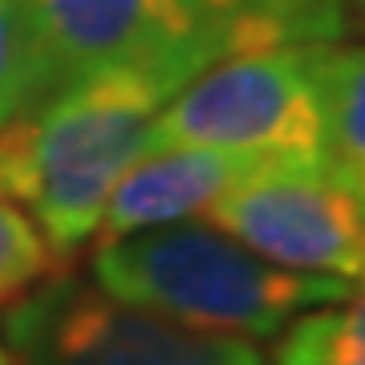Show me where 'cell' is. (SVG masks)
Returning <instances> with one entry per match:
<instances>
[{"label":"cell","mask_w":365,"mask_h":365,"mask_svg":"<svg viewBox=\"0 0 365 365\" xmlns=\"http://www.w3.org/2000/svg\"><path fill=\"white\" fill-rule=\"evenodd\" d=\"M195 78L182 61L98 69L0 130V195L37 223L57 264L98 235L106 199L143 155L150 122Z\"/></svg>","instance_id":"obj_1"},{"label":"cell","mask_w":365,"mask_h":365,"mask_svg":"<svg viewBox=\"0 0 365 365\" xmlns=\"http://www.w3.org/2000/svg\"><path fill=\"white\" fill-rule=\"evenodd\" d=\"M93 288L106 297L240 341H268L300 313L349 300L333 276L292 272L235 244L220 227L182 220L98 244Z\"/></svg>","instance_id":"obj_2"},{"label":"cell","mask_w":365,"mask_h":365,"mask_svg":"<svg viewBox=\"0 0 365 365\" xmlns=\"http://www.w3.org/2000/svg\"><path fill=\"white\" fill-rule=\"evenodd\" d=\"M313 53L317 45H284L215 61L163 106L143 150L211 146L252 158L325 163Z\"/></svg>","instance_id":"obj_3"},{"label":"cell","mask_w":365,"mask_h":365,"mask_svg":"<svg viewBox=\"0 0 365 365\" xmlns=\"http://www.w3.org/2000/svg\"><path fill=\"white\" fill-rule=\"evenodd\" d=\"M9 365H264L240 337L122 304L78 276H49L0 321Z\"/></svg>","instance_id":"obj_4"},{"label":"cell","mask_w":365,"mask_h":365,"mask_svg":"<svg viewBox=\"0 0 365 365\" xmlns=\"http://www.w3.org/2000/svg\"><path fill=\"white\" fill-rule=\"evenodd\" d=\"M45 98L66 81L138 61L195 73L240 53L235 0H21Z\"/></svg>","instance_id":"obj_5"},{"label":"cell","mask_w":365,"mask_h":365,"mask_svg":"<svg viewBox=\"0 0 365 365\" xmlns=\"http://www.w3.org/2000/svg\"><path fill=\"white\" fill-rule=\"evenodd\" d=\"M203 215L268 264L365 284V199L329 163L256 158Z\"/></svg>","instance_id":"obj_6"},{"label":"cell","mask_w":365,"mask_h":365,"mask_svg":"<svg viewBox=\"0 0 365 365\" xmlns=\"http://www.w3.org/2000/svg\"><path fill=\"white\" fill-rule=\"evenodd\" d=\"M252 163H256L252 155L211 150V146L143 150L110 191L93 240L106 244L118 235H134L146 227H167V223L203 215Z\"/></svg>","instance_id":"obj_7"},{"label":"cell","mask_w":365,"mask_h":365,"mask_svg":"<svg viewBox=\"0 0 365 365\" xmlns=\"http://www.w3.org/2000/svg\"><path fill=\"white\" fill-rule=\"evenodd\" d=\"M313 78L325 163L365 199V45H317Z\"/></svg>","instance_id":"obj_8"},{"label":"cell","mask_w":365,"mask_h":365,"mask_svg":"<svg viewBox=\"0 0 365 365\" xmlns=\"http://www.w3.org/2000/svg\"><path fill=\"white\" fill-rule=\"evenodd\" d=\"M272 365H365V284L345 309H313L284 325Z\"/></svg>","instance_id":"obj_9"},{"label":"cell","mask_w":365,"mask_h":365,"mask_svg":"<svg viewBox=\"0 0 365 365\" xmlns=\"http://www.w3.org/2000/svg\"><path fill=\"white\" fill-rule=\"evenodd\" d=\"M41 98H45V81L21 0H0V130L29 114Z\"/></svg>","instance_id":"obj_10"},{"label":"cell","mask_w":365,"mask_h":365,"mask_svg":"<svg viewBox=\"0 0 365 365\" xmlns=\"http://www.w3.org/2000/svg\"><path fill=\"white\" fill-rule=\"evenodd\" d=\"M61 264L53 260L45 235L25 211L0 195V304H13L49 280Z\"/></svg>","instance_id":"obj_11"},{"label":"cell","mask_w":365,"mask_h":365,"mask_svg":"<svg viewBox=\"0 0 365 365\" xmlns=\"http://www.w3.org/2000/svg\"><path fill=\"white\" fill-rule=\"evenodd\" d=\"M341 9H345V29H361L365 33V0H341Z\"/></svg>","instance_id":"obj_12"},{"label":"cell","mask_w":365,"mask_h":365,"mask_svg":"<svg viewBox=\"0 0 365 365\" xmlns=\"http://www.w3.org/2000/svg\"><path fill=\"white\" fill-rule=\"evenodd\" d=\"M0 365H9V349H4V337H0Z\"/></svg>","instance_id":"obj_13"}]
</instances>
